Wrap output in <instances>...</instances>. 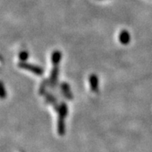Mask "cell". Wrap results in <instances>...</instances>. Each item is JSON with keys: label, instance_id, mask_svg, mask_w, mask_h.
Masks as SVG:
<instances>
[{"label": "cell", "instance_id": "cell-8", "mask_svg": "<svg viewBox=\"0 0 152 152\" xmlns=\"http://www.w3.org/2000/svg\"><path fill=\"white\" fill-rule=\"evenodd\" d=\"M45 98H46L47 102H48V103H50V104H51L52 106H54L55 110L58 111L59 105L57 104V99L51 94H46L45 95Z\"/></svg>", "mask_w": 152, "mask_h": 152}, {"label": "cell", "instance_id": "cell-1", "mask_svg": "<svg viewBox=\"0 0 152 152\" xmlns=\"http://www.w3.org/2000/svg\"><path fill=\"white\" fill-rule=\"evenodd\" d=\"M18 66L20 68L29 71V72H32V73H34V75H42L44 72V69L41 67L35 65V64H29V63H26V62H20L18 64Z\"/></svg>", "mask_w": 152, "mask_h": 152}, {"label": "cell", "instance_id": "cell-7", "mask_svg": "<svg viewBox=\"0 0 152 152\" xmlns=\"http://www.w3.org/2000/svg\"><path fill=\"white\" fill-rule=\"evenodd\" d=\"M62 54L61 51L59 50H54V52L51 54V61H52L54 66L58 65V64L60 63L61 60Z\"/></svg>", "mask_w": 152, "mask_h": 152}, {"label": "cell", "instance_id": "cell-6", "mask_svg": "<svg viewBox=\"0 0 152 152\" xmlns=\"http://www.w3.org/2000/svg\"><path fill=\"white\" fill-rule=\"evenodd\" d=\"M58 112V117H62V118L65 119V117L68 116V106H67L65 102H61V103L59 105Z\"/></svg>", "mask_w": 152, "mask_h": 152}, {"label": "cell", "instance_id": "cell-2", "mask_svg": "<svg viewBox=\"0 0 152 152\" xmlns=\"http://www.w3.org/2000/svg\"><path fill=\"white\" fill-rule=\"evenodd\" d=\"M58 75H59V67H58V65H56V66L53 67L51 72H50V78L48 80L49 86H50L51 87H55L57 86L58 81Z\"/></svg>", "mask_w": 152, "mask_h": 152}, {"label": "cell", "instance_id": "cell-3", "mask_svg": "<svg viewBox=\"0 0 152 152\" xmlns=\"http://www.w3.org/2000/svg\"><path fill=\"white\" fill-rule=\"evenodd\" d=\"M61 90L63 96L68 99H73V95L71 91L70 86L67 82H62L61 84Z\"/></svg>", "mask_w": 152, "mask_h": 152}, {"label": "cell", "instance_id": "cell-9", "mask_svg": "<svg viewBox=\"0 0 152 152\" xmlns=\"http://www.w3.org/2000/svg\"><path fill=\"white\" fill-rule=\"evenodd\" d=\"M29 58V53L26 50H23L19 54V58H20V62H26V61Z\"/></svg>", "mask_w": 152, "mask_h": 152}, {"label": "cell", "instance_id": "cell-10", "mask_svg": "<svg viewBox=\"0 0 152 152\" xmlns=\"http://www.w3.org/2000/svg\"><path fill=\"white\" fill-rule=\"evenodd\" d=\"M48 84L49 85V82L48 81H44L41 83L40 86V90H39V93L40 95H44L46 93V86Z\"/></svg>", "mask_w": 152, "mask_h": 152}, {"label": "cell", "instance_id": "cell-11", "mask_svg": "<svg viewBox=\"0 0 152 152\" xmlns=\"http://www.w3.org/2000/svg\"><path fill=\"white\" fill-rule=\"evenodd\" d=\"M6 96V88L4 87V84L2 82L1 84V98L4 99Z\"/></svg>", "mask_w": 152, "mask_h": 152}, {"label": "cell", "instance_id": "cell-4", "mask_svg": "<svg viewBox=\"0 0 152 152\" xmlns=\"http://www.w3.org/2000/svg\"><path fill=\"white\" fill-rule=\"evenodd\" d=\"M89 85L91 91L92 92H97L99 91V78L96 74H92L89 76Z\"/></svg>", "mask_w": 152, "mask_h": 152}, {"label": "cell", "instance_id": "cell-5", "mask_svg": "<svg viewBox=\"0 0 152 152\" xmlns=\"http://www.w3.org/2000/svg\"><path fill=\"white\" fill-rule=\"evenodd\" d=\"M119 40L122 44L126 45L130 41V35L129 32L126 30H123L119 35Z\"/></svg>", "mask_w": 152, "mask_h": 152}]
</instances>
